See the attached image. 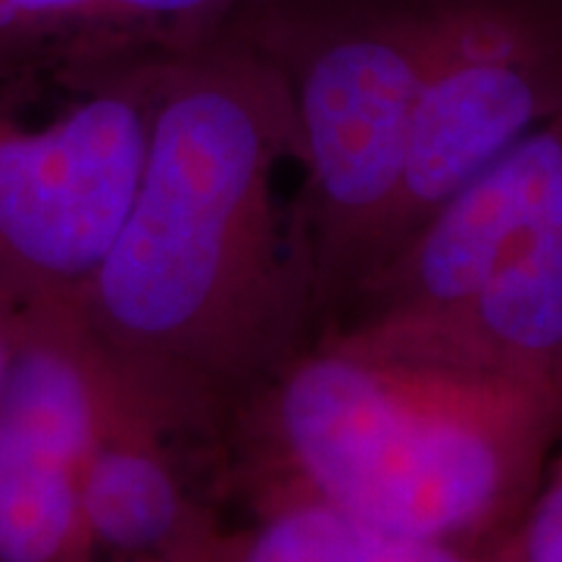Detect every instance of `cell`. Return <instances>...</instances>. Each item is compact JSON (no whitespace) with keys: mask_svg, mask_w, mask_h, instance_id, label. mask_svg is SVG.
I'll use <instances>...</instances> for the list:
<instances>
[{"mask_svg":"<svg viewBox=\"0 0 562 562\" xmlns=\"http://www.w3.org/2000/svg\"><path fill=\"white\" fill-rule=\"evenodd\" d=\"M120 397L79 310L22 313L0 387V562H85L81 479Z\"/></svg>","mask_w":562,"mask_h":562,"instance_id":"cell-6","label":"cell"},{"mask_svg":"<svg viewBox=\"0 0 562 562\" xmlns=\"http://www.w3.org/2000/svg\"><path fill=\"white\" fill-rule=\"evenodd\" d=\"M125 63L60 116H0V306L79 310L138 194L162 60Z\"/></svg>","mask_w":562,"mask_h":562,"instance_id":"cell-4","label":"cell"},{"mask_svg":"<svg viewBox=\"0 0 562 562\" xmlns=\"http://www.w3.org/2000/svg\"><path fill=\"white\" fill-rule=\"evenodd\" d=\"M506 562H562V438L522 522L503 541Z\"/></svg>","mask_w":562,"mask_h":562,"instance_id":"cell-12","label":"cell"},{"mask_svg":"<svg viewBox=\"0 0 562 562\" xmlns=\"http://www.w3.org/2000/svg\"><path fill=\"white\" fill-rule=\"evenodd\" d=\"M210 562H506L487 550L435 543L353 519L301 497L254 503V519L225 531Z\"/></svg>","mask_w":562,"mask_h":562,"instance_id":"cell-10","label":"cell"},{"mask_svg":"<svg viewBox=\"0 0 562 562\" xmlns=\"http://www.w3.org/2000/svg\"><path fill=\"white\" fill-rule=\"evenodd\" d=\"M284 162L288 88L232 16L162 60L138 194L79 319L122 391L201 441L322 328L303 222L279 201Z\"/></svg>","mask_w":562,"mask_h":562,"instance_id":"cell-1","label":"cell"},{"mask_svg":"<svg viewBox=\"0 0 562 562\" xmlns=\"http://www.w3.org/2000/svg\"><path fill=\"white\" fill-rule=\"evenodd\" d=\"M369 331L447 360L562 382V188L453 319L428 331Z\"/></svg>","mask_w":562,"mask_h":562,"instance_id":"cell-9","label":"cell"},{"mask_svg":"<svg viewBox=\"0 0 562 562\" xmlns=\"http://www.w3.org/2000/svg\"><path fill=\"white\" fill-rule=\"evenodd\" d=\"M254 503L301 497L487 550L522 522L562 438V382L322 328L235 413Z\"/></svg>","mask_w":562,"mask_h":562,"instance_id":"cell-2","label":"cell"},{"mask_svg":"<svg viewBox=\"0 0 562 562\" xmlns=\"http://www.w3.org/2000/svg\"><path fill=\"white\" fill-rule=\"evenodd\" d=\"M560 188L562 113L453 191L362 281L331 325L428 331L453 319Z\"/></svg>","mask_w":562,"mask_h":562,"instance_id":"cell-7","label":"cell"},{"mask_svg":"<svg viewBox=\"0 0 562 562\" xmlns=\"http://www.w3.org/2000/svg\"><path fill=\"white\" fill-rule=\"evenodd\" d=\"M201 441L122 391L81 479L85 562H210L225 538L181 443Z\"/></svg>","mask_w":562,"mask_h":562,"instance_id":"cell-8","label":"cell"},{"mask_svg":"<svg viewBox=\"0 0 562 562\" xmlns=\"http://www.w3.org/2000/svg\"><path fill=\"white\" fill-rule=\"evenodd\" d=\"M241 0H0V32H101L144 44L150 54H176L210 38Z\"/></svg>","mask_w":562,"mask_h":562,"instance_id":"cell-11","label":"cell"},{"mask_svg":"<svg viewBox=\"0 0 562 562\" xmlns=\"http://www.w3.org/2000/svg\"><path fill=\"white\" fill-rule=\"evenodd\" d=\"M16 335H20V316L13 310L0 306V387H3V379H7V369H10Z\"/></svg>","mask_w":562,"mask_h":562,"instance_id":"cell-13","label":"cell"},{"mask_svg":"<svg viewBox=\"0 0 562 562\" xmlns=\"http://www.w3.org/2000/svg\"><path fill=\"white\" fill-rule=\"evenodd\" d=\"M431 20L382 262L453 191L562 113V0H431Z\"/></svg>","mask_w":562,"mask_h":562,"instance_id":"cell-5","label":"cell"},{"mask_svg":"<svg viewBox=\"0 0 562 562\" xmlns=\"http://www.w3.org/2000/svg\"><path fill=\"white\" fill-rule=\"evenodd\" d=\"M232 20L288 88L328 328L384 257L431 57V0H262Z\"/></svg>","mask_w":562,"mask_h":562,"instance_id":"cell-3","label":"cell"}]
</instances>
